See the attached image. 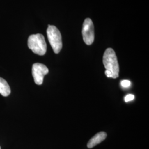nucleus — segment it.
Here are the masks:
<instances>
[{
    "instance_id": "4",
    "label": "nucleus",
    "mask_w": 149,
    "mask_h": 149,
    "mask_svg": "<svg viewBox=\"0 0 149 149\" xmlns=\"http://www.w3.org/2000/svg\"><path fill=\"white\" fill-rule=\"evenodd\" d=\"M82 33L84 41L87 45H90L93 43L95 39L94 26L90 18H86L84 22Z\"/></svg>"
},
{
    "instance_id": "9",
    "label": "nucleus",
    "mask_w": 149,
    "mask_h": 149,
    "mask_svg": "<svg viewBox=\"0 0 149 149\" xmlns=\"http://www.w3.org/2000/svg\"><path fill=\"white\" fill-rule=\"evenodd\" d=\"M134 96L133 95H131V94H129L127 96H125V98H124V101L126 102H128L131 101L132 100H133L134 99Z\"/></svg>"
},
{
    "instance_id": "11",
    "label": "nucleus",
    "mask_w": 149,
    "mask_h": 149,
    "mask_svg": "<svg viewBox=\"0 0 149 149\" xmlns=\"http://www.w3.org/2000/svg\"><path fill=\"white\" fill-rule=\"evenodd\" d=\"M0 149H1V147H0Z\"/></svg>"
},
{
    "instance_id": "6",
    "label": "nucleus",
    "mask_w": 149,
    "mask_h": 149,
    "mask_svg": "<svg viewBox=\"0 0 149 149\" xmlns=\"http://www.w3.org/2000/svg\"><path fill=\"white\" fill-rule=\"evenodd\" d=\"M107 136L106 133L104 132H101L96 134L88 142L87 147L90 149L95 147L97 145L100 144L103 140H104L106 138Z\"/></svg>"
},
{
    "instance_id": "1",
    "label": "nucleus",
    "mask_w": 149,
    "mask_h": 149,
    "mask_svg": "<svg viewBox=\"0 0 149 149\" xmlns=\"http://www.w3.org/2000/svg\"><path fill=\"white\" fill-rule=\"evenodd\" d=\"M103 63L106 70L111 72L112 78H117L119 76V66L116 54L112 48H108L105 51L103 57Z\"/></svg>"
},
{
    "instance_id": "10",
    "label": "nucleus",
    "mask_w": 149,
    "mask_h": 149,
    "mask_svg": "<svg viewBox=\"0 0 149 149\" xmlns=\"http://www.w3.org/2000/svg\"><path fill=\"white\" fill-rule=\"evenodd\" d=\"M105 74L106 75L107 77H111V78L113 77V76H112V74L111 73V72H110V71H109L108 70H106Z\"/></svg>"
},
{
    "instance_id": "3",
    "label": "nucleus",
    "mask_w": 149,
    "mask_h": 149,
    "mask_svg": "<svg viewBox=\"0 0 149 149\" xmlns=\"http://www.w3.org/2000/svg\"><path fill=\"white\" fill-rule=\"evenodd\" d=\"M48 40L55 54L60 53L62 49L63 43L61 33L59 29L54 26L49 25L47 31Z\"/></svg>"
},
{
    "instance_id": "5",
    "label": "nucleus",
    "mask_w": 149,
    "mask_h": 149,
    "mask_svg": "<svg viewBox=\"0 0 149 149\" xmlns=\"http://www.w3.org/2000/svg\"><path fill=\"white\" fill-rule=\"evenodd\" d=\"M49 70L44 64L36 63L32 66V75L35 83L38 85H41L43 82L45 75L48 74Z\"/></svg>"
},
{
    "instance_id": "7",
    "label": "nucleus",
    "mask_w": 149,
    "mask_h": 149,
    "mask_svg": "<svg viewBox=\"0 0 149 149\" xmlns=\"http://www.w3.org/2000/svg\"><path fill=\"white\" fill-rule=\"evenodd\" d=\"M11 93V88L7 82L2 77H0V94L7 97Z\"/></svg>"
},
{
    "instance_id": "8",
    "label": "nucleus",
    "mask_w": 149,
    "mask_h": 149,
    "mask_svg": "<svg viewBox=\"0 0 149 149\" xmlns=\"http://www.w3.org/2000/svg\"><path fill=\"white\" fill-rule=\"evenodd\" d=\"M131 82L130 81L127 80H123L121 82V85L123 87H128L130 86Z\"/></svg>"
},
{
    "instance_id": "2",
    "label": "nucleus",
    "mask_w": 149,
    "mask_h": 149,
    "mask_svg": "<svg viewBox=\"0 0 149 149\" xmlns=\"http://www.w3.org/2000/svg\"><path fill=\"white\" fill-rule=\"evenodd\" d=\"M28 46L34 53L44 55L47 52V44L41 34L31 35L28 39Z\"/></svg>"
}]
</instances>
